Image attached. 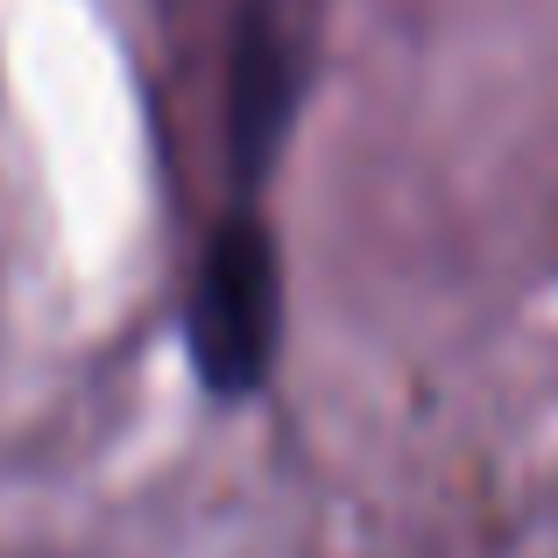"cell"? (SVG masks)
<instances>
[{"mask_svg": "<svg viewBox=\"0 0 558 558\" xmlns=\"http://www.w3.org/2000/svg\"><path fill=\"white\" fill-rule=\"evenodd\" d=\"M326 71V0H241L219 71V163L233 205H262Z\"/></svg>", "mask_w": 558, "mask_h": 558, "instance_id": "1", "label": "cell"}, {"mask_svg": "<svg viewBox=\"0 0 558 558\" xmlns=\"http://www.w3.org/2000/svg\"><path fill=\"white\" fill-rule=\"evenodd\" d=\"M184 354L213 403H255L283 361V247L262 205H227L191 262Z\"/></svg>", "mask_w": 558, "mask_h": 558, "instance_id": "2", "label": "cell"}]
</instances>
